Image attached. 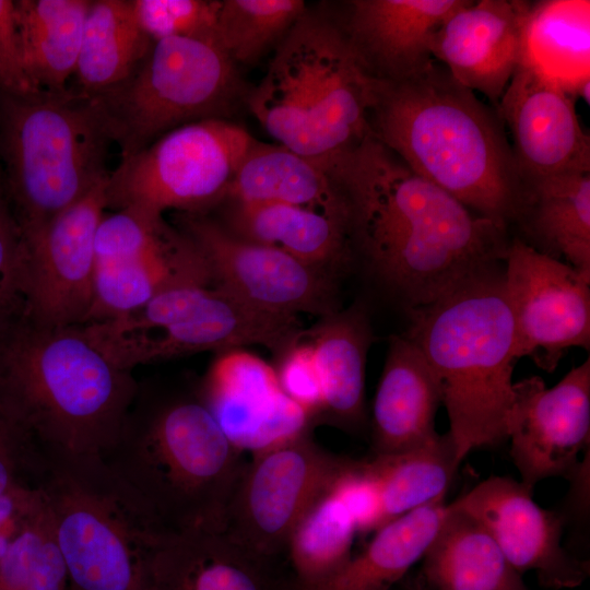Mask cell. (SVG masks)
<instances>
[{"instance_id":"cell-7","label":"cell","mask_w":590,"mask_h":590,"mask_svg":"<svg viewBox=\"0 0 590 590\" xmlns=\"http://www.w3.org/2000/svg\"><path fill=\"white\" fill-rule=\"evenodd\" d=\"M113 143L96 102L76 92H0L5 194L23 238L40 231L109 173Z\"/></svg>"},{"instance_id":"cell-20","label":"cell","mask_w":590,"mask_h":590,"mask_svg":"<svg viewBox=\"0 0 590 590\" xmlns=\"http://www.w3.org/2000/svg\"><path fill=\"white\" fill-rule=\"evenodd\" d=\"M275 560L262 558L223 531L161 538L149 554L141 590H291Z\"/></svg>"},{"instance_id":"cell-5","label":"cell","mask_w":590,"mask_h":590,"mask_svg":"<svg viewBox=\"0 0 590 590\" xmlns=\"http://www.w3.org/2000/svg\"><path fill=\"white\" fill-rule=\"evenodd\" d=\"M409 315L403 334L435 376L459 461L475 449L505 441L516 358L504 268Z\"/></svg>"},{"instance_id":"cell-35","label":"cell","mask_w":590,"mask_h":590,"mask_svg":"<svg viewBox=\"0 0 590 590\" xmlns=\"http://www.w3.org/2000/svg\"><path fill=\"white\" fill-rule=\"evenodd\" d=\"M354 521L331 492L322 495L293 530L286 551L291 590H310L330 580L351 560Z\"/></svg>"},{"instance_id":"cell-17","label":"cell","mask_w":590,"mask_h":590,"mask_svg":"<svg viewBox=\"0 0 590 590\" xmlns=\"http://www.w3.org/2000/svg\"><path fill=\"white\" fill-rule=\"evenodd\" d=\"M576 98L555 81L519 63L498 105L521 181L590 173V138Z\"/></svg>"},{"instance_id":"cell-30","label":"cell","mask_w":590,"mask_h":590,"mask_svg":"<svg viewBox=\"0 0 590 590\" xmlns=\"http://www.w3.org/2000/svg\"><path fill=\"white\" fill-rule=\"evenodd\" d=\"M520 63L589 104L590 1L528 3Z\"/></svg>"},{"instance_id":"cell-29","label":"cell","mask_w":590,"mask_h":590,"mask_svg":"<svg viewBox=\"0 0 590 590\" xmlns=\"http://www.w3.org/2000/svg\"><path fill=\"white\" fill-rule=\"evenodd\" d=\"M233 235L283 250L333 274L350 252L351 222L282 203H234Z\"/></svg>"},{"instance_id":"cell-41","label":"cell","mask_w":590,"mask_h":590,"mask_svg":"<svg viewBox=\"0 0 590 590\" xmlns=\"http://www.w3.org/2000/svg\"><path fill=\"white\" fill-rule=\"evenodd\" d=\"M25 245L0 180V326L22 312Z\"/></svg>"},{"instance_id":"cell-28","label":"cell","mask_w":590,"mask_h":590,"mask_svg":"<svg viewBox=\"0 0 590 590\" xmlns=\"http://www.w3.org/2000/svg\"><path fill=\"white\" fill-rule=\"evenodd\" d=\"M516 220L532 240L527 244L590 278V173L523 182Z\"/></svg>"},{"instance_id":"cell-36","label":"cell","mask_w":590,"mask_h":590,"mask_svg":"<svg viewBox=\"0 0 590 590\" xmlns=\"http://www.w3.org/2000/svg\"><path fill=\"white\" fill-rule=\"evenodd\" d=\"M69 576L43 492L0 560V590H68Z\"/></svg>"},{"instance_id":"cell-38","label":"cell","mask_w":590,"mask_h":590,"mask_svg":"<svg viewBox=\"0 0 590 590\" xmlns=\"http://www.w3.org/2000/svg\"><path fill=\"white\" fill-rule=\"evenodd\" d=\"M132 3L141 28L153 42L170 37L215 40L221 0H132Z\"/></svg>"},{"instance_id":"cell-14","label":"cell","mask_w":590,"mask_h":590,"mask_svg":"<svg viewBox=\"0 0 590 590\" xmlns=\"http://www.w3.org/2000/svg\"><path fill=\"white\" fill-rule=\"evenodd\" d=\"M180 223L203 256L212 284L247 304L287 316L323 317L339 309L332 273L241 239L201 214H184Z\"/></svg>"},{"instance_id":"cell-25","label":"cell","mask_w":590,"mask_h":590,"mask_svg":"<svg viewBox=\"0 0 590 590\" xmlns=\"http://www.w3.org/2000/svg\"><path fill=\"white\" fill-rule=\"evenodd\" d=\"M189 282L212 283V280L192 239L170 227L146 253L123 262L95 266L93 303L85 323L125 316L161 292Z\"/></svg>"},{"instance_id":"cell-6","label":"cell","mask_w":590,"mask_h":590,"mask_svg":"<svg viewBox=\"0 0 590 590\" xmlns=\"http://www.w3.org/2000/svg\"><path fill=\"white\" fill-rule=\"evenodd\" d=\"M377 85L343 28L306 10L246 101L280 145L328 168L370 134Z\"/></svg>"},{"instance_id":"cell-16","label":"cell","mask_w":590,"mask_h":590,"mask_svg":"<svg viewBox=\"0 0 590 590\" xmlns=\"http://www.w3.org/2000/svg\"><path fill=\"white\" fill-rule=\"evenodd\" d=\"M521 482L491 476L450 503L475 518L520 575L534 571L541 586L569 589L589 575V562L562 545L564 518L540 507Z\"/></svg>"},{"instance_id":"cell-10","label":"cell","mask_w":590,"mask_h":590,"mask_svg":"<svg viewBox=\"0 0 590 590\" xmlns=\"http://www.w3.org/2000/svg\"><path fill=\"white\" fill-rule=\"evenodd\" d=\"M255 139L226 119L184 125L122 157L109 173L106 203L162 216L177 210L200 214L226 199Z\"/></svg>"},{"instance_id":"cell-24","label":"cell","mask_w":590,"mask_h":590,"mask_svg":"<svg viewBox=\"0 0 590 590\" xmlns=\"http://www.w3.org/2000/svg\"><path fill=\"white\" fill-rule=\"evenodd\" d=\"M303 331L315 353L323 392L320 418L346 432H359L367 421L365 374L373 331L365 306L354 303L321 317Z\"/></svg>"},{"instance_id":"cell-18","label":"cell","mask_w":590,"mask_h":590,"mask_svg":"<svg viewBox=\"0 0 590 590\" xmlns=\"http://www.w3.org/2000/svg\"><path fill=\"white\" fill-rule=\"evenodd\" d=\"M200 393L227 438L252 453L309 430L310 417L282 390L275 368L243 349L223 352Z\"/></svg>"},{"instance_id":"cell-26","label":"cell","mask_w":590,"mask_h":590,"mask_svg":"<svg viewBox=\"0 0 590 590\" xmlns=\"http://www.w3.org/2000/svg\"><path fill=\"white\" fill-rule=\"evenodd\" d=\"M227 198L234 203L290 204L350 220L347 200L323 164L283 145L256 140L235 174Z\"/></svg>"},{"instance_id":"cell-13","label":"cell","mask_w":590,"mask_h":590,"mask_svg":"<svg viewBox=\"0 0 590 590\" xmlns=\"http://www.w3.org/2000/svg\"><path fill=\"white\" fill-rule=\"evenodd\" d=\"M107 180L23 238L22 315L33 322L46 327L86 322L93 303L95 234L107 209Z\"/></svg>"},{"instance_id":"cell-39","label":"cell","mask_w":590,"mask_h":590,"mask_svg":"<svg viewBox=\"0 0 590 590\" xmlns=\"http://www.w3.org/2000/svg\"><path fill=\"white\" fill-rule=\"evenodd\" d=\"M43 465V447L0 399V496L19 486H36Z\"/></svg>"},{"instance_id":"cell-4","label":"cell","mask_w":590,"mask_h":590,"mask_svg":"<svg viewBox=\"0 0 590 590\" xmlns=\"http://www.w3.org/2000/svg\"><path fill=\"white\" fill-rule=\"evenodd\" d=\"M138 390L80 326L46 327L22 314L0 326V399L43 448L103 457Z\"/></svg>"},{"instance_id":"cell-21","label":"cell","mask_w":590,"mask_h":590,"mask_svg":"<svg viewBox=\"0 0 590 590\" xmlns=\"http://www.w3.org/2000/svg\"><path fill=\"white\" fill-rule=\"evenodd\" d=\"M470 0H354L343 28L367 71L377 80L411 78L433 61L438 27Z\"/></svg>"},{"instance_id":"cell-19","label":"cell","mask_w":590,"mask_h":590,"mask_svg":"<svg viewBox=\"0 0 590 590\" xmlns=\"http://www.w3.org/2000/svg\"><path fill=\"white\" fill-rule=\"evenodd\" d=\"M528 2L469 1L435 32L430 52L462 86L498 105L521 59Z\"/></svg>"},{"instance_id":"cell-45","label":"cell","mask_w":590,"mask_h":590,"mask_svg":"<svg viewBox=\"0 0 590 590\" xmlns=\"http://www.w3.org/2000/svg\"><path fill=\"white\" fill-rule=\"evenodd\" d=\"M404 590H428L424 585L421 576L408 578L404 582Z\"/></svg>"},{"instance_id":"cell-43","label":"cell","mask_w":590,"mask_h":590,"mask_svg":"<svg viewBox=\"0 0 590 590\" xmlns=\"http://www.w3.org/2000/svg\"><path fill=\"white\" fill-rule=\"evenodd\" d=\"M0 92L20 96L39 93L24 68L11 0H0Z\"/></svg>"},{"instance_id":"cell-44","label":"cell","mask_w":590,"mask_h":590,"mask_svg":"<svg viewBox=\"0 0 590 590\" xmlns=\"http://www.w3.org/2000/svg\"><path fill=\"white\" fill-rule=\"evenodd\" d=\"M40 497L34 486H19L0 496V560L5 548Z\"/></svg>"},{"instance_id":"cell-33","label":"cell","mask_w":590,"mask_h":590,"mask_svg":"<svg viewBox=\"0 0 590 590\" xmlns=\"http://www.w3.org/2000/svg\"><path fill=\"white\" fill-rule=\"evenodd\" d=\"M446 511L442 498L387 522L340 573L310 590H389L423 557Z\"/></svg>"},{"instance_id":"cell-34","label":"cell","mask_w":590,"mask_h":590,"mask_svg":"<svg viewBox=\"0 0 590 590\" xmlns=\"http://www.w3.org/2000/svg\"><path fill=\"white\" fill-rule=\"evenodd\" d=\"M377 483L385 524L411 510L446 498L460 461L447 432L422 447L367 459Z\"/></svg>"},{"instance_id":"cell-12","label":"cell","mask_w":590,"mask_h":590,"mask_svg":"<svg viewBox=\"0 0 590 590\" xmlns=\"http://www.w3.org/2000/svg\"><path fill=\"white\" fill-rule=\"evenodd\" d=\"M590 278L541 252L522 238L510 240L504 288L515 328V358L530 357L552 373L571 347L590 346Z\"/></svg>"},{"instance_id":"cell-2","label":"cell","mask_w":590,"mask_h":590,"mask_svg":"<svg viewBox=\"0 0 590 590\" xmlns=\"http://www.w3.org/2000/svg\"><path fill=\"white\" fill-rule=\"evenodd\" d=\"M369 133L413 173L507 226L522 193L504 123L434 60L398 82L378 80Z\"/></svg>"},{"instance_id":"cell-40","label":"cell","mask_w":590,"mask_h":590,"mask_svg":"<svg viewBox=\"0 0 590 590\" xmlns=\"http://www.w3.org/2000/svg\"><path fill=\"white\" fill-rule=\"evenodd\" d=\"M331 492L352 517L356 533L366 535L385 524L379 489L367 460L350 458Z\"/></svg>"},{"instance_id":"cell-42","label":"cell","mask_w":590,"mask_h":590,"mask_svg":"<svg viewBox=\"0 0 590 590\" xmlns=\"http://www.w3.org/2000/svg\"><path fill=\"white\" fill-rule=\"evenodd\" d=\"M275 368L283 392L298 404L311 422L323 412V392L311 344L302 338L286 349Z\"/></svg>"},{"instance_id":"cell-31","label":"cell","mask_w":590,"mask_h":590,"mask_svg":"<svg viewBox=\"0 0 590 590\" xmlns=\"http://www.w3.org/2000/svg\"><path fill=\"white\" fill-rule=\"evenodd\" d=\"M14 19L26 74L39 92L62 93L74 76L88 0H17Z\"/></svg>"},{"instance_id":"cell-3","label":"cell","mask_w":590,"mask_h":590,"mask_svg":"<svg viewBox=\"0 0 590 590\" xmlns=\"http://www.w3.org/2000/svg\"><path fill=\"white\" fill-rule=\"evenodd\" d=\"M165 534L221 531L246 462L197 391L142 387L102 457Z\"/></svg>"},{"instance_id":"cell-27","label":"cell","mask_w":590,"mask_h":590,"mask_svg":"<svg viewBox=\"0 0 590 590\" xmlns=\"http://www.w3.org/2000/svg\"><path fill=\"white\" fill-rule=\"evenodd\" d=\"M422 559L428 590H528L488 531L451 504Z\"/></svg>"},{"instance_id":"cell-1","label":"cell","mask_w":590,"mask_h":590,"mask_svg":"<svg viewBox=\"0 0 590 590\" xmlns=\"http://www.w3.org/2000/svg\"><path fill=\"white\" fill-rule=\"evenodd\" d=\"M329 172L347 200L351 237L408 311L504 268L507 226L413 173L370 134Z\"/></svg>"},{"instance_id":"cell-32","label":"cell","mask_w":590,"mask_h":590,"mask_svg":"<svg viewBox=\"0 0 590 590\" xmlns=\"http://www.w3.org/2000/svg\"><path fill=\"white\" fill-rule=\"evenodd\" d=\"M153 40L141 28L132 0L91 1L74 76L78 94L95 97L126 82Z\"/></svg>"},{"instance_id":"cell-11","label":"cell","mask_w":590,"mask_h":590,"mask_svg":"<svg viewBox=\"0 0 590 590\" xmlns=\"http://www.w3.org/2000/svg\"><path fill=\"white\" fill-rule=\"evenodd\" d=\"M349 460L320 447L309 430L255 452L232 493L221 531L255 555L276 560Z\"/></svg>"},{"instance_id":"cell-46","label":"cell","mask_w":590,"mask_h":590,"mask_svg":"<svg viewBox=\"0 0 590 590\" xmlns=\"http://www.w3.org/2000/svg\"><path fill=\"white\" fill-rule=\"evenodd\" d=\"M68 590H70V589L68 588Z\"/></svg>"},{"instance_id":"cell-15","label":"cell","mask_w":590,"mask_h":590,"mask_svg":"<svg viewBox=\"0 0 590 590\" xmlns=\"http://www.w3.org/2000/svg\"><path fill=\"white\" fill-rule=\"evenodd\" d=\"M512 390L507 439L520 482L530 492L548 477L576 483L589 465L579 455L590 444V358L552 388L531 376L514 382Z\"/></svg>"},{"instance_id":"cell-8","label":"cell","mask_w":590,"mask_h":590,"mask_svg":"<svg viewBox=\"0 0 590 590\" xmlns=\"http://www.w3.org/2000/svg\"><path fill=\"white\" fill-rule=\"evenodd\" d=\"M43 492L70 590H141L145 560L166 535L99 456L43 448Z\"/></svg>"},{"instance_id":"cell-22","label":"cell","mask_w":590,"mask_h":590,"mask_svg":"<svg viewBox=\"0 0 590 590\" xmlns=\"http://www.w3.org/2000/svg\"><path fill=\"white\" fill-rule=\"evenodd\" d=\"M302 332L296 316L258 309L213 285L190 319L146 331L139 354L150 364L204 351L223 353L260 344L281 355Z\"/></svg>"},{"instance_id":"cell-9","label":"cell","mask_w":590,"mask_h":590,"mask_svg":"<svg viewBox=\"0 0 590 590\" xmlns=\"http://www.w3.org/2000/svg\"><path fill=\"white\" fill-rule=\"evenodd\" d=\"M243 93L236 64L215 40L170 37L154 42L126 82L91 98L122 158L184 125L224 119Z\"/></svg>"},{"instance_id":"cell-37","label":"cell","mask_w":590,"mask_h":590,"mask_svg":"<svg viewBox=\"0 0 590 590\" xmlns=\"http://www.w3.org/2000/svg\"><path fill=\"white\" fill-rule=\"evenodd\" d=\"M305 12L302 0H221L215 40L235 64H251Z\"/></svg>"},{"instance_id":"cell-23","label":"cell","mask_w":590,"mask_h":590,"mask_svg":"<svg viewBox=\"0 0 590 590\" xmlns=\"http://www.w3.org/2000/svg\"><path fill=\"white\" fill-rule=\"evenodd\" d=\"M440 405L438 384L422 352L404 334L390 337L373 402L374 456L399 453L435 440Z\"/></svg>"}]
</instances>
